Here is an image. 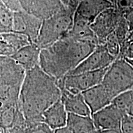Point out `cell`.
I'll return each mask as SVG.
<instances>
[{"mask_svg":"<svg viewBox=\"0 0 133 133\" xmlns=\"http://www.w3.org/2000/svg\"><path fill=\"white\" fill-rule=\"evenodd\" d=\"M61 96L57 79L37 65L25 71L18 105L26 121L35 128L43 123V114Z\"/></svg>","mask_w":133,"mask_h":133,"instance_id":"6da1fadb","label":"cell"},{"mask_svg":"<svg viewBox=\"0 0 133 133\" xmlns=\"http://www.w3.org/2000/svg\"><path fill=\"white\" fill-rule=\"evenodd\" d=\"M98 44L66 35L41 50L39 66L57 80L67 75L96 49Z\"/></svg>","mask_w":133,"mask_h":133,"instance_id":"7a4b0ae2","label":"cell"},{"mask_svg":"<svg viewBox=\"0 0 133 133\" xmlns=\"http://www.w3.org/2000/svg\"><path fill=\"white\" fill-rule=\"evenodd\" d=\"M25 70L12 58L0 56V112L18 104Z\"/></svg>","mask_w":133,"mask_h":133,"instance_id":"3957f363","label":"cell"},{"mask_svg":"<svg viewBox=\"0 0 133 133\" xmlns=\"http://www.w3.org/2000/svg\"><path fill=\"white\" fill-rule=\"evenodd\" d=\"M75 12L66 8L58 14L43 20L36 45L42 49L65 37L72 28Z\"/></svg>","mask_w":133,"mask_h":133,"instance_id":"277c9868","label":"cell"},{"mask_svg":"<svg viewBox=\"0 0 133 133\" xmlns=\"http://www.w3.org/2000/svg\"><path fill=\"white\" fill-rule=\"evenodd\" d=\"M101 83L114 99L133 88V67L124 58H116L109 66Z\"/></svg>","mask_w":133,"mask_h":133,"instance_id":"5b68a950","label":"cell"},{"mask_svg":"<svg viewBox=\"0 0 133 133\" xmlns=\"http://www.w3.org/2000/svg\"><path fill=\"white\" fill-rule=\"evenodd\" d=\"M108 68L95 71H86L75 75H67L57 80L60 88H64L74 94L83 91L101 84Z\"/></svg>","mask_w":133,"mask_h":133,"instance_id":"8992f818","label":"cell"},{"mask_svg":"<svg viewBox=\"0 0 133 133\" xmlns=\"http://www.w3.org/2000/svg\"><path fill=\"white\" fill-rule=\"evenodd\" d=\"M123 17L117 6L110 8L101 13L91 24L99 44H104L108 36L114 33Z\"/></svg>","mask_w":133,"mask_h":133,"instance_id":"52a82bcc","label":"cell"},{"mask_svg":"<svg viewBox=\"0 0 133 133\" xmlns=\"http://www.w3.org/2000/svg\"><path fill=\"white\" fill-rule=\"evenodd\" d=\"M43 21L30 12L22 9L14 12L13 32L26 36L36 44Z\"/></svg>","mask_w":133,"mask_h":133,"instance_id":"ba28073f","label":"cell"},{"mask_svg":"<svg viewBox=\"0 0 133 133\" xmlns=\"http://www.w3.org/2000/svg\"><path fill=\"white\" fill-rule=\"evenodd\" d=\"M115 59L109 54L104 44H98L96 49L68 75H75L105 69L110 65Z\"/></svg>","mask_w":133,"mask_h":133,"instance_id":"9c48e42d","label":"cell"},{"mask_svg":"<svg viewBox=\"0 0 133 133\" xmlns=\"http://www.w3.org/2000/svg\"><path fill=\"white\" fill-rule=\"evenodd\" d=\"M126 114L111 103L91 115V118L99 130H105L120 128L121 120Z\"/></svg>","mask_w":133,"mask_h":133,"instance_id":"30bf717a","label":"cell"},{"mask_svg":"<svg viewBox=\"0 0 133 133\" xmlns=\"http://www.w3.org/2000/svg\"><path fill=\"white\" fill-rule=\"evenodd\" d=\"M81 93L91 110V115L110 104L114 99L102 83Z\"/></svg>","mask_w":133,"mask_h":133,"instance_id":"8fae6325","label":"cell"},{"mask_svg":"<svg viewBox=\"0 0 133 133\" xmlns=\"http://www.w3.org/2000/svg\"><path fill=\"white\" fill-rule=\"evenodd\" d=\"M114 6L109 0H81L75 15L91 24L101 13Z\"/></svg>","mask_w":133,"mask_h":133,"instance_id":"7c38bea8","label":"cell"},{"mask_svg":"<svg viewBox=\"0 0 133 133\" xmlns=\"http://www.w3.org/2000/svg\"><path fill=\"white\" fill-rule=\"evenodd\" d=\"M41 50L36 44L30 43L19 49L10 57L26 71L39 65Z\"/></svg>","mask_w":133,"mask_h":133,"instance_id":"4fadbf2b","label":"cell"},{"mask_svg":"<svg viewBox=\"0 0 133 133\" xmlns=\"http://www.w3.org/2000/svg\"><path fill=\"white\" fill-rule=\"evenodd\" d=\"M62 92L61 101L66 112L81 116H91V112L84 101L82 93L74 94L64 88H60Z\"/></svg>","mask_w":133,"mask_h":133,"instance_id":"5bb4252c","label":"cell"},{"mask_svg":"<svg viewBox=\"0 0 133 133\" xmlns=\"http://www.w3.org/2000/svg\"><path fill=\"white\" fill-rule=\"evenodd\" d=\"M26 36L14 32L0 33V56L11 57L21 48L30 44Z\"/></svg>","mask_w":133,"mask_h":133,"instance_id":"9a60e30c","label":"cell"},{"mask_svg":"<svg viewBox=\"0 0 133 133\" xmlns=\"http://www.w3.org/2000/svg\"><path fill=\"white\" fill-rule=\"evenodd\" d=\"M66 8L62 0H35L30 12L43 21L64 11Z\"/></svg>","mask_w":133,"mask_h":133,"instance_id":"2e32d148","label":"cell"},{"mask_svg":"<svg viewBox=\"0 0 133 133\" xmlns=\"http://www.w3.org/2000/svg\"><path fill=\"white\" fill-rule=\"evenodd\" d=\"M67 116L68 112L60 99L48 108L43 114V123L54 131L66 126Z\"/></svg>","mask_w":133,"mask_h":133,"instance_id":"e0dca14e","label":"cell"},{"mask_svg":"<svg viewBox=\"0 0 133 133\" xmlns=\"http://www.w3.org/2000/svg\"><path fill=\"white\" fill-rule=\"evenodd\" d=\"M66 126L73 133H99L91 116L68 113Z\"/></svg>","mask_w":133,"mask_h":133,"instance_id":"ac0fdd59","label":"cell"},{"mask_svg":"<svg viewBox=\"0 0 133 133\" xmlns=\"http://www.w3.org/2000/svg\"><path fill=\"white\" fill-rule=\"evenodd\" d=\"M66 35L77 39L93 41L99 44L97 38L91 27L90 23L75 15H74L72 28Z\"/></svg>","mask_w":133,"mask_h":133,"instance_id":"d6986e66","label":"cell"},{"mask_svg":"<svg viewBox=\"0 0 133 133\" xmlns=\"http://www.w3.org/2000/svg\"><path fill=\"white\" fill-rule=\"evenodd\" d=\"M24 118L18 104L10 106L0 112V127L6 131Z\"/></svg>","mask_w":133,"mask_h":133,"instance_id":"ffe728a7","label":"cell"},{"mask_svg":"<svg viewBox=\"0 0 133 133\" xmlns=\"http://www.w3.org/2000/svg\"><path fill=\"white\" fill-rule=\"evenodd\" d=\"M14 12L0 1V33L13 32Z\"/></svg>","mask_w":133,"mask_h":133,"instance_id":"44dd1931","label":"cell"},{"mask_svg":"<svg viewBox=\"0 0 133 133\" xmlns=\"http://www.w3.org/2000/svg\"><path fill=\"white\" fill-rule=\"evenodd\" d=\"M112 103L126 114L128 109L133 103V89L116 96L113 99Z\"/></svg>","mask_w":133,"mask_h":133,"instance_id":"7402d4cb","label":"cell"},{"mask_svg":"<svg viewBox=\"0 0 133 133\" xmlns=\"http://www.w3.org/2000/svg\"><path fill=\"white\" fill-rule=\"evenodd\" d=\"M129 30L130 29H129L128 24L123 16L114 31L115 34L120 44L121 49L126 44V39H127Z\"/></svg>","mask_w":133,"mask_h":133,"instance_id":"603a6c76","label":"cell"},{"mask_svg":"<svg viewBox=\"0 0 133 133\" xmlns=\"http://www.w3.org/2000/svg\"><path fill=\"white\" fill-rule=\"evenodd\" d=\"M104 44L111 56L115 59L118 57L120 54L121 46L114 32L108 36Z\"/></svg>","mask_w":133,"mask_h":133,"instance_id":"cb8c5ba5","label":"cell"},{"mask_svg":"<svg viewBox=\"0 0 133 133\" xmlns=\"http://www.w3.org/2000/svg\"><path fill=\"white\" fill-rule=\"evenodd\" d=\"M33 128L26 121L25 118L18 121L11 128L4 131L5 133H31Z\"/></svg>","mask_w":133,"mask_h":133,"instance_id":"d4e9b609","label":"cell"},{"mask_svg":"<svg viewBox=\"0 0 133 133\" xmlns=\"http://www.w3.org/2000/svg\"><path fill=\"white\" fill-rule=\"evenodd\" d=\"M120 129L122 133H133V116L126 114L121 120Z\"/></svg>","mask_w":133,"mask_h":133,"instance_id":"484cf974","label":"cell"},{"mask_svg":"<svg viewBox=\"0 0 133 133\" xmlns=\"http://www.w3.org/2000/svg\"><path fill=\"white\" fill-rule=\"evenodd\" d=\"M118 57H123L126 59H133V42L128 43L121 48Z\"/></svg>","mask_w":133,"mask_h":133,"instance_id":"4316f807","label":"cell"},{"mask_svg":"<svg viewBox=\"0 0 133 133\" xmlns=\"http://www.w3.org/2000/svg\"><path fill=\"white\" fill-rule=\"evenodd\" d=\"M120 10L131 30L133 29V6L128 7Z\"/></svg>","mask_w":133,"mask_h":133,"instance_id":"83f0119b","label":"cell"},{"mask_svg":"<svg viewBox=\"0 0 133 133\" xmlns=\"http://www.w3.org/2000/svg\"><path fill=\"white\" fill-rule=\"evenodd\" d=\"M0 1L13 12L22 9L20 4L19 0H0Z\"/></svg>","mask_w":133,"mask_h":133,"instance_id":"f1b7e54d","label":"cell"},{"mask_svg":"<svg viewBox=\"0 0 133 133\" xmlns=\"http://www.w3.org/2000/svg\"><path fill=\"white\" fill-rule=\"evenodd\" d=\"M31 133H54L53 130L51 129L47 124L42 123L39 125L36 126Z\"/></svg>","mask_w":133,"mask_h":133,"instance_id":"f546056e","label":"cell"},{"mask_svg":"<svg viewBox=\"0 0 133 133\" xmlns=\"http://www.w3.org/2000/svg\"><path fill=\"white\" fill-rule=\"evenodd\" d=\"M115 6H117L120 9L133 6V0H118Z\"/></svg>","mask_w":133,"mask_h":133,"instance_id":"4dcf8cb0","label":"cell"},{"mask_svg":"<svg viewBox=\"0 0 133 133\" xmlns=\"http://www.w3.org/2000/svg\"><path fill=\"white\" fill-rule=\"evenodd\" d=\"M34 1L35 0H19V3L22 9L27 12H30Z\"/></svg>","mask_w":133,"mask_h":133,"instance_id":"1f68e13d","label":"cell"},{"mask_svg":"<svg viewBox=\"0 0 133 133\" xmlns=\"http://www.w3.org/2000/svg\"><path fill=\"white\" fill-rule=\"evenodd\" d=\"M81 0H69V4H68L67 8L75 12L76 8H77L79 3L81 2Z\"/></svg>","mask_w":133,"mask_h":133,"instance_id":"d6a6232c","label":"cell"},{"mask_svg":"<svg viewBox=\"0 0 133 133\" xmlns=\"http://www.w3.org/2000/svg\"><path fill=\"white\" fill-rule=\"evenodd\" d=\"M53 132L54 133H73L67 126H64V127L60 128L54 129V130L53 131Z\"/></svg>","mask_w":133,"mask_h":133,"instance_id":"836d02e7","label":"cell"},{"mask_svg":"<svg viewBox=\"0 0 133 133\" xmlns=\"http://www.w3.org/2000/svg\"><path fill=\"white\" fill-rule=\"evenodd\" d=\"M99 133H122L120 128L105 129V130H99Z\"/></svg>","mask_w":133,"mask_h":133,"instance_id":"e575fe53","label":"cell"},{"mask_svg":"<svg viewBox=\"0 0 133 133\" xmlns=\"http://www.w3.org/2000/svg\"><path fill=\"white\" fill-rule=\"evenodd\" d=\"M133 42V29L129 30V32L126 39V43Z\"/></svg>","mask_w":133,"mask_h":133,"instance_id":"d590c367","label":"cell"},{"mask_svg":"<svg viewBox=\"0 0 133 133\" xmlns=\"http://www.w3.org/2000/svg\"><path fill=\"white\" fill-rule=\"evenodd\" d=\"M126 114L133 116V103L129 106L128 109L127 111H126Z\"/></svg>","mask_w":133,"mask_h":133,"instance_id":"8d00e7d4","label":"cell"},{"mask_svg":"<svg viewBox=\"0 0 133 133\" xmlns=\"http://www.w3.org/2000/svg\"><path fill=\"white\" fill-rule=\"evenodd\" d=\"M62 2L64 3L65 6L67 7L68 4H69V0H62Z\"/></svg>","mask_w":133,"mask_h":133,"instance_id":"74e56055","label":"cell"},{"mask_svg":"<svg viewBox=\"0 0 133 133\" xmlns=\"http://www.w3.org/2000/svg\"><path fill=\"white\" fill-rule=\"evenodd\" d=\"M109 1H110V2H112L113 4H114V6H115L116 5V3H117L118 0H109Z\"/></svg>","mask_w":133,"mask_h":133,"instance_id":"f35d334b","label":"cell"},{"mask_svg":"<svg viewBox=\"0 0 133 133\" xmlns=\"http://www.w3.org/2000/svg\"><path fill=\"white\" fill-rule=\"evenodd\" d=\"M128 61V62L129 64H131V65L133 67V59H131V60H128V59H126Z\"/></svg>","mask_w":133,"mask_h":133,"instance_id":"ab89813d","label":"cell"},{"mask_svg":"<svg viewBox=\"0 0 133 133\" xmlns=\"http://www.w3.org/2000/svg\"><path fill=\"white\" fill-rule=\"evenodd\" d=\"M0 133H5L4 130H3V129L1 128V127H0Z\"/></svg>","mask_w":133,"mask_h":133,"instance_id":"60d3db41","label":"cell"},{"mask_svg":"<svg viewBox=\"0 0 133 133\" xmlns=\"http://www.w3.org/2000/svg\"><path fill=\"white\" fill-rule=\"evenodd\" d=\"M132 89H133V88H132Z\"/></svg>","mask_w":133,"mask_h":133,"instance_id":"b9f144b4","label":"cell"}]
</instances>
